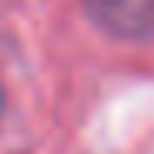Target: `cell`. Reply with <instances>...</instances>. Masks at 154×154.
Listing matches in <instances>:
<instances>
[{
	"label": "cell",
	"instance_id": "1",
	"mask_svg": "<svg viewBox=\"0 0 154 154\" xmlns=\"http://www.w3.org/2000/svg\"><path fill=\"white\" fill-rule=\"evenodd\" d=\"M89 21L113 38H154V0H82Z\"/></svg>",
	"mask_w": 154,
	"mask_h": 154
},
{
	"label": "cell",
	"instance_id": "2",
	"mask_svg": "<svg viewBox=\"0 0 154 154\" xmlns=\"http://www.w3.org/2000/svg\"><path fill=\"white\" fill-rule=\"evenodd\" d=\"M0 113H4V93H0Z\"/></svg>",
	"mask_w": 154,
	"mask_h": 154
}]
</instances>
